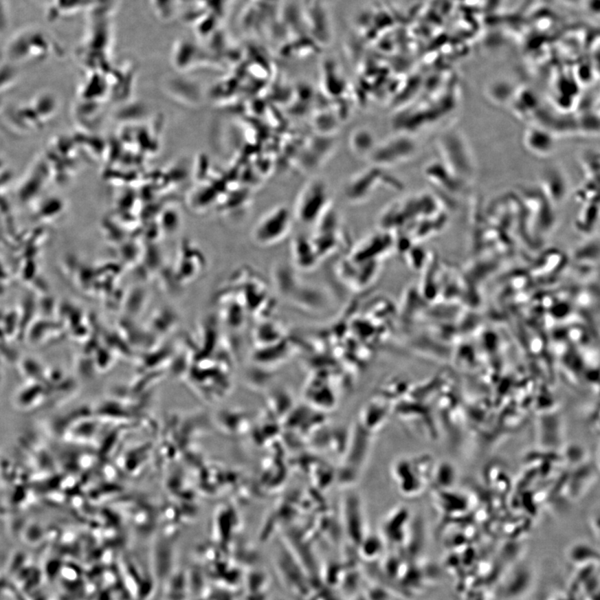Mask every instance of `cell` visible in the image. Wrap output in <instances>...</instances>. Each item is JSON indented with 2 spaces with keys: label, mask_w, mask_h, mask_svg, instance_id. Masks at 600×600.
<instances>
[{
  "label": "cell",
  "mask_w": 600,
  "mask_h": 600,
  "mask_svg": "<svg viewBox=\"0 0 600 600\" xmlns=\"http://www.w3.org/2000/svg\"><path fill=\"white\" fill-rule=\"evenodd\" d=\"M269 218L268 223H265L264 225H268L266 229H264V233H267L262 237V241L274 242L276 239L281 238L284 236L286 232H288L290 225V217L288 210L285 209L278 210Z\"/></svg>",
  "instance_id": "obj_2"
},
{
  "label": "cell",
  "mask_w": 600,
  "mask_h": 600,
  "mask_svg": "<svg viewBox=\"0 0 600 600\" xmlns=\"http://www.w3.org/2000/svg\"><path fill=\"white\" fill-rule=\"evenodd\" d=\"M327 194L326 187L322 183H312L306 188L298 205V214L302 221H313V218L320 213L324 202L327 201Z\"/></svg>",
  "instance_id": "obj_1"
}]
</instances>
